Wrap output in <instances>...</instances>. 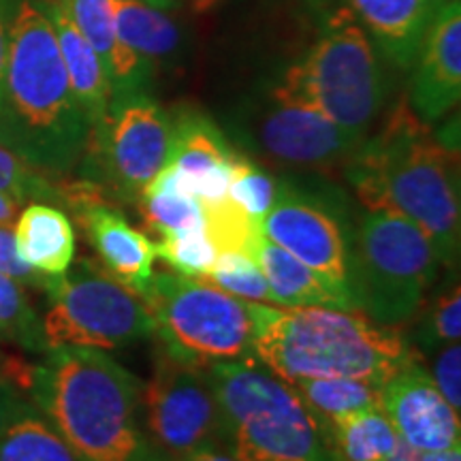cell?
<instances>
[{
	"mask_svg": "<svg viewBox=\"0 0 461 461\" xmlns=\"http://www.w3.org/2000/svg\"><path fill=\"white\" fill-rule=\"evenodd\" d=\"M246 126L248 141L258 157L288 171L330 173L342 169L366 140L285 95L278 86L250 109Z\"/></svg>",
	"mask_w": 461,
	"mask_h": 461,
	"instance_id": "cell-13",
	"label": "cell"
},
{
	"mask_svg": "<svg viewBox=\"0 0 461 461\" xmlns=\"http://www.w3.org/2000/svg\"><path fill=\"white\" fill-rule=\"evenodd\" d=\"M248 255L255 258L258 267H261L269 291H272V303L286 305V308H295V305L342 308L338 297L308 265H303L285 248L265 238L263 230L252 240Z\"/></svg>",
	"mask_w": 461,
	"mask_h": 461,
	"instance_id": "cell-22",
	"label": "cell"
},
{
	"mask_svg": "<svg viewBox=\"0 0 461 461\" xmlns=\"http://www.w3.org/2000/svg\"><path fill=\"white\" fill-rule=\"evenodd\" d=\"M62 207L73 212L88 244L95 248L96 261L132 291L141 295L154 272L157 248L154 240L132 227L120 205L99 184L79 177L60 180Z\"/></svg>",
	"mask_w": 461,
	"mask_h": 461,
	"instance_id": "cell-14",
	"label": "cell"
},
{
	"mask_svg": "<svg viewBox=\"0 0 461 461\" xmlns=\"http://www.w3.org/2000/svg\"><path fill=\"white\" fill-rule=\"evenodd\" d=\"M177 461H238L229 448H203V451L190 453Z\"/></svg>",
	"mask_w": 461,
	"mask_h": 461,
	"instance_id": "cell-39",
	"label": "cell"
},
{
	"mask_svg": "<svg viewBox=\"0 0 461 461\" xmlns=\"http://www.w3.org/2000/svg\"><path fill=\"white\" fill-rule=\"evenodd\" d=\"M171 120L173 143L167 167L176 176L177 186L197 197L203 207L222 203L238 152L205 113L184 109Z\"/></svg>",
	"mask_w": 461,
	"mask_h": 461,
	"instance_id": "cell-17",
	"label": "cell"
},
{
	"mask_svg": "<svg viewBox=\"0 0 461 461\" xmlns=\"http://www.w3.org/2000/svg\"><path fill=\"white\" fill-rule=\"evenodd\" d=\"M43 9L50 17L51 26H54L56 41L58 48H60L62 62H65L71 92L77 105L82 107L92 131L105 120L113 99L107 71L103 67L99 54L92 50V45L86 41L84 34L68 20V15L58 5V0L43 5Z\"/></svg>",
	"mask_w": 461,
	"mask_h": 461,
	"instance_id": "cell-20",
	"label": "cell"
},
{
	"mask_svg": "<svg viewBox=\"0 0 461 461\" xmlns=\"http://www.w3.org/2000/svg\"><path fill=\"white\" fill-rule=\"evenodd\" d=\"M173 120L148 92L115 99L90 131L82 177L99 184L118 205L137 203L141 190L169 163Z\"/></svg>",
	"mask_w": 461,
	"mask_h": 461,
	"instance_id": "cell-10",
	"label": "cell"
},
{
	"mask_svg": "<svg viewBox=\"0 0 461 461\" xmlns=\"http://www.w3.org/2000/svg\"><path fill=\"white\" fill-rule=\"evenodd\" d=\"M276 86L363 137L383 113L389 92L378 51L350 9H338L325 22L319 39Z\"/></svg>",
	"mask_w": 461,
	"mask_h": 461,
	"instance_id": "cell-7",
	"label": "cell"
},
{
	"mask_svg": "<svg viewBox=\"0 0 461 461\" xmlns=\"http://www.w3.org/2000/svg\"><path fill=\"white\" fill-rule=\"evenodd\" d=\"M312 417L327 431L331 423L350 414L383 406V387L355 378H303L288 383Z\"/></svg>",
	"mask_w": 461,
	"mask_h": 461,
	"instance_id": "cell-24",
	"label": "cell"
},
{
	"mask_svg": "<svg viewBox=\"0 0 461 461\" xmlns=\"http://www.w3.org/2000/svg\"><path fill=\"white\" fill-rule=\"evenodd\" d=\"M143 429L163 461L203 448H227V423L203 367L154 350V366L141 389Z\"/></svg>",
	"mask_w": 461,
	"mask_h": 461,
	"instance_id": "cell-11",
	"label": "cell"
},
{
	"mask_svg": "<svg viewBox=\"0 0 461 461\" xmlns=\"http://www.w3.org/2000/svg\"><path fill=\"white\" fill-rule=\"evenodd\" d=\"M7 51H9V26L5 24L3 11H0V105H3L5 68H7Z\"/></svg>",
	"mask_w": 461,
	"mask_h": 461,
	"instance_id": "cell-38",
	"label": "cell"
},
{
	"mask_svg": "<svg viewBox=\"0 0 461 461\" xmlns=\"http://www.w3.org/2000/svg\"><path fill=\"white\" fill-rule=\"evenodd\" d=\"M342 171L363 210L408 218L431 240L447 269L457 265L459 154L438 140L408 101L391 109L372 137L366 135Z\"/></svg>",
	"mask_w": 461,
	"mask_h": 461,
	"instance_id": "cell-1",
	"label": "cell"
},
{
	"mask_svg": "<svg viewBox=\"0 0 461 461\" xmlns=\"http://www.w3.org/2000/svg\"><path fill=\"white\" fill-rule=\"evenodd\" d=\"M141 297L157 325L158 344L176 359L205 370L252 355V302L171 272H152Z\"/></svg>",
	"mask_w": 461,
	"mask_h": 461,
	"instance_id": "cell-8",
	"label": "cell"
},
{
	"mask_svg": "<svg viewBox=\"0 0 461 461\" xmlns=\"http://www.w3.org/2000/svg\"><path fill=\"white\" fill-rule=\"evenodd\" d=\"M0 274L15 280L17 285L39 288V291H43L45 280H48V276H43L22 261L20 255H17L14 230H11V227H5V224H0Z\"/></svg>",
	"mask_w": 461,
	"mask_h": 461,
	"instance_id": "cell-35",
	"label": "cell"
},
{
	"mask_svg": "<svg viewBox=\"0 0 461 461\" xmlns=\"http://www.w3.org/2000/svg\"><path fill=\"white\" fill-rule=\"evenodd\" d=\"M0 193L9 194L17 205L32 203H51L62 207L60 182L48 173L34 169L0 143Z\"/></svg>",
	"mask_w": 461,
	"mask_h": 461,
	"instance_id": "cell-33",
	"label": "cell"
},
{
	"mask_svg": "<svg viewBox=\"0 0 461 461\" xmlns=\"http://www.w3.org/2000/svg\"><path fill=\"white\" fill-rule=\"evenodd\" d=\"M252 355L286 383L303 378H355L380 384L420 355L397 327L359 310L252 302Z\"/></svg>",
	"mask_w": 461,
	"mask_h": 461,
	"instance_id": "cell-4",
	"label": "cell"
},
{
	"mask_svg": "<svg viewBox=\"0 0 461 461\" xmlns=\"http://www.w3.org/2000/svg\"><path fill=\"white\" fill-rule=\"evenodd\" d=\"M48 312L43 333L48 348L120 350L157 336L152 314L137 291L115 280L96 258H79L43 286Z\"/></svg>",
	"mask_w": 461,
	"mask_h": 461,
	"instance_id": "cell-9",
	"label": "cell"
},
{
	"mask_svg": "<svg viewBox=\"0 0 461 461\" xmlns=\"http://www.w3.org/2000/svg\"><path fill=\"white\" fill-rule=\"evenodd\" d=\"M451 3H455V0H429V5H431V7H434L436 11L440 9V7H445V5H451Z\"/></svg>",
	"mask_w": 461,
	"mask_h": 461,
	"instance_id": "cell-43",
	"label": "cell"
},
{
	"mask_svg": "<svg viewBox=\"0 0 461 461\" xmlns=\"http://www.w3.org/2000/svg\"><path fill=\"white\" fill-rule=\"evenodd\" d=\"M238 461H342L297 391L255 355L205 367Z\"/></svg>",
	"mask_w": 461,
	"mask_h": 461,
	"instance_id": "cell-5",
	"label": "cell"
},
{
	"mask_svg": "<svg viewBox=\"0 0 461 461\" xmlns=\"http://www.w3.org/2000/svg\"><path fill=\"white\" fill-rule=\"evenodd\" d=\"M90 122L75 101L43 5L22 0L9 26L0 143L34 169L67 177L82 163Z\"/></svg>",
	"mask_w": 461,
	"mask_h": 461,
	"instance_id": "cell-2",
	"label": "cell"
},
{
	"mask_svg": "<svg viewBox=\"0 0 461 461\" xmlns=\"http://www.w3.org/2000/svg\"><path fill=\"white\" fill-rule=\"evenodd\" d=\"M143 383L99 348L58 346L28 395L79 461H163L143 429Z\"/></svg>",
	"mask_w": 461,
	"mask_h": 461,
	"instance_id": "cell-3",
	"label": "cell"
},
{
	"mask_svg": "<svg viewBox=\"0 0 461 461\" xmlns=\"http://www.w3.org/2000/svg\"><path fill=\"white\" fill-rule=\"evenodd\" d=\"M31 403L32 402L26 400V395L20 389H15L7 380H3L0 383V431L7 428L17 414L24 412Z\"/></svg>",
	"mask_w": 461,
	"mask_h": 461,
	"instance_id": "cell-36",
	"label": "cell"
},
{
	"mask_svg": "<svg viewBox=\"0 0 461 461\" xmlns=\"http://www.w3.org/2000/svg\"><path fill=\"white\" fill-rule=\"evenodd\" d=\"M383 411L400 440L417 451H447L461 445L459 412L448 406L420 359L383 384Z\"/></svg>",
	"mask_w": 461,
	"mask_h": 461,
	"instance_id": "cell-15",
	"label": "cell"
},
{
	"mask_svg": "<svg viewBox=\"0 0 461 461\" xmlns=\"http://www.w3.org/2000/svg\"><path fill=\"white\" fill-rule=\"evenodd\" d=\"M374 48L397 68H412L436 9L429 0H348Z\"/></svg>",
	"mask_w": 461,
	"mask_h": 461,
	"instance_id": "cell-19",
	"label": "cell"
},
{
	"mask_svg": "<svg viewBox=\"0 0 461 461\" xmlns=\"http://www.w3.org/2000/svg\"><path fill=\"white\" fill-rule=\"evenodd\" d=\"M261 230L265 238L308 265L344 310H355L348 288L353 222L338 194L280 177L278 194L263 216Z\"/></svg>",
	"mask_w": 461,
	"mask_h": 461,
	"instance_id": "cell-12",
	"label": "cell"
},
{
	"mask_svg": "<svg viewBox=\"0 0 461 461\" xmlns=\"http://www.w3.org/2000/svg\"><path fill=\"white\" fill-rule=\"evenodd\" d=\"M58 5L99 54L112 84V101L148 92L154 71L120 39L112 0H58Z\"/></svg>",
	"mask_w": 461,
	"mask_h": 461,
	"instance_id": "cell-18",
	"label": "cell"
},
{
	"mask_svg": "<svg viewBox=\"0 0 461 461\" xmlns=\"http://www.w3.org/2000/svg\"><path fill=\"white\" fill-rule=\"evenodd\" d=\"M0 461H79L34 403L0 431Z\"/></svg>",
	"mask_w": 461,
	"mask_h": 461,
	"instance_id": "cell-27",
	"label": "cell"
},
{
	"mask_svg": "<svg viewBox=\"0 0 461 461\" xmlns=\"http://www.w3.org/2000/svg\"><path fill=\"white\" fill-rule=\"evenodd\" d=\"M15 248L22 261L43 276L65 274L75 261V227L62 207L32 201L15 218Z\"/></svg>",
	"mask_w": 461,
	"mask_h": 461,
	"instance_id": "cell-21",
	"label": "cell"
},
{
	"mask_svg": "<svg viewBox=\"0 0 461 461\" xmlns=\"http://www.w3.org/2000/svg\"><path fill=\"white\" fill-rule=\"evenodd\" d=\"M112 11L120 39L152 71L180 56L182 32L163 9L143 0H112Z\"/></svg>",
	"mask_w": 461,
	"mask_h": 461,
	"instance_id": "cell-23",
	"label": "cell"
},
{
	"mask_svg": "<svg viewBox=\"0 0 461 461\" xmlns=\"http://www.w3.org/2000/svg\"><path fill=\"white\" fill-rule=\"evenodd\" d=\"M157 257L186 278H203L218 257V246L207 235L205 227L163 233L154 240Z\"/></svg>",
	"mask_w": 461,
	"mask_h": 461,
	"instance_id": "cell-31",
	"label": "cell"
},
{
	"mask_svg": "<svg viewBox=\"0 0 461 461\" xmlns=\"http://www.w3.org/2000/svg\"><path fill=\"white\" fill-rule=\"evenodd\" d=\"M387 461H393V459H387Z\"/></svg>",
	"mask_w": 461,
	"mask_h": 461,
	"instance_id": "cell-45",
	"label": "cell"
},
{
	"mask_svg": "<svg viewBox=\"0 0 461 461\" xmlns=\"http://www.w3.org/2000/svg\"><path fill=\"white\" fill-rule=\"evenodd\" d=\"M393 461H461V448H447V451H417V448L408 447L406 442H397L393 453Z\"/></svg>",
	"mask_w": 461,
	"mask_h": 461,
	"instance_id": "cell-37",
	"label": "cell"
},
{
	"mask_svg": "<svg viewBox=\"0 0 461 461\" xmlns=\"http://www.w3.org/2000/svg\"><path fill=\"white\" fill-rule=\"evenodd\" d=\"M327 436L342 461H387L400 442L383 406L336 420L327 428Z\"/></svg>",
	"mask_w": 461,
	"mask_h": 461,
	"instance_id": "cell-26",
	"label": "cell"
},
{
	"mask_svg": "<svg viewBox=\"0 0 461 461\" xmlns=\"http://www.w3.org/2000/svg\"><path fill=\"white\" fill-rule=\"evenodd\" d=\"M190 7H193L194 14H207V11H212L216 7L221 0H188Z\"/></svg>",
	"mask_w": 461,
	"mask_h": 461,
	"instance_id": "cell-41",
	"label": "cell"
},
{
	"mask_svg": "<svg viewBox=\"0 0 461 461\" xmlns=\"http://www.w3.org/2000/svg\"><path fill=\"white\" fill-rule=\"evenodd\" d=\"M0 383H3V378H0Z\"/></svg>",
	"mask_w": 461,
	"mask_h": 461,
	"instance_id": "cell-44",
	"label": "cell"
},
{
	"mask_svg": "<svg viewBox=\"0 0 461 461\" xmlns=\"http://www.w3.org/2000/svg\"><path fill=\"white\" fill-rule=\"evenodd\" d=\"M412 333L408 342L419 355H431L442 346L459 342L461 338V288L457 276H448L434 295H428L417 316L411 321Z\"/></svg>",
	"mask_w": 461,
	"mask_h": 461,
	"instance_id": "cell-28",
	"label": "cell"
},
{
	"mask_svg": "<svg viewBox=\"0 0 461 461\" xmlns=\"http://www.w3.org/2000/svg\"><path fill=\"white\" fill-rule=\"evenodd\" d=\"M205 285L221 288L229 295L246 299V302H272L267 280L255 258L241 250H221L214 265L203 278Z\"/></svg>",
	"mask_w": 461,
	"mask_h": 461,
	"instance_id": "cell-30",
	"label": "cell"
},
{
	"mask_svg": "<svg viewBox=\"0 0 461 461\" xmlns=\"http://www.w3.org/2000/svg\"><path fill=\"white\" fill-rule=\"evenodd\" d=\"M17 210H20V205H17L15 201L9 197V194L0 193V224L11 227L17 218Z\"/></svg>",
	"mask_w": 461,
	"mask_h": 461,
	"instance_id": "cell-40",
	"label": "cell"
},
{
	"mask_svg": "<svg viewBox=\"0 0 461 461\" xmlns=\"http://www.w3.org/2000/svg\"><path fill=\"white\" fill-rule=\"evenodd\" d=\"M143 3L152 5V7H157V9H163V11H167V9H173V7H176L177 0H143Z\"/></svg>",
	"mask_w": 461,
	"mask_h": 461,
	"instance_id": "cell-42",
	"label": "cell"
},
{
	"mask_svg": "<svg viewBox=\"0 0 461 461\" xmlns=\"http://www.w3.org/2000/svg\"><path fill=\"white\" fill-rule=\"evenodd\" d=\"M0 339L20 346L28 353H48L43 321L32 308L24 286L0 274Z\"/></svg>",
	"mask_w": 461,
	"mask_h": 461,
	"instance_id": "cell-29",
	"label": "cell"
},
{
	"mask_svg": "<svg viewBox=\"0 0 461 461\" xmlns=\"http://www.w3.org/2000/svg\"><path fill=\"white\" fill-rule=\"evenodd\" d=\"M431 357V380L453 411H461V346L447 344Z\"/></svg>",
	"mask_w": 461,
	"mask_h": 461,
	"instance_id": "cell-34",
	"label": "cell"
},
{
	"mask_svg": "<svg viewBox=\"0 0 461 461\" xmlns=\"http://www.w3.org/2000/svg\"><path fill=\"white\" fill-rule=\"evenodd\" d=\"M408 95V107L434 124L457 107L461 96V3L440 7L420 41Z\"/></svg>",
	"mask_w": 461,
	"mask_h": 461,
	"instance_id": "cell-16",
	"label": "cell"
},
{
	"mask_svg": "<svg viewBox=\"0 0 461 461\" xmlns=\"http://www.w3.org/2000/svg\"><path fill=\"white\" fill-rule=\"evenodd\" d=\"M442 258L408 218L366 210L353 222L348 288L355 310L384 327L411 325L436 286Z\"/></svg>",
	"mask_w": 461,
	"mask_h": 461,
	"instance_id": "cell-6",
	"label": "cell"
},
{
	"mask_svg": "<svg viewBox=\"0 0 461 461\" xmlns=\"http://www.w3.org/2000/svg\"><path fill=\"white\" fill-rule=\"evenodd\" d=\"M135 205L148 230H152L157 238L163 233H173V230L205 227V214L201 201L177 186L176 176L167 165L141 190Z\"/></svg>",
	"mask_w": 461,
	"mask_h": 461,
	"instance_id": "cell-25",
	"label": "cell"
},
{
	"mask_svg": "<svg viewBox=\"0 0 461 461\" xmlns=\"http://www.w3.org/2000/svg\"><path fill=\"white\" fill-rule=\"evenodd\" d=\"M278 186L280 177L272 176L255 160L238 152L227 190V199L230 203L238 205L252 221L261 222L272 207L276 194H278Z\"/></svg>",
	"mask_w": 461,
	"mask_h": 461,
	"instance_id": "cell-32",
	"label": "cell"
}]
</instances>
